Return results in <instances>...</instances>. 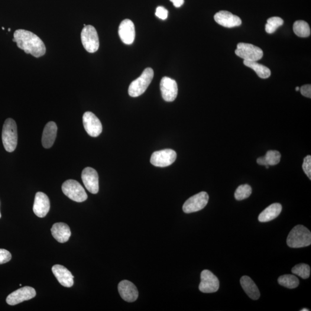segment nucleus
Here are the masks:
<instances>
[{"instance_id": "72a5a7b5", "label": "nucleus", "mask_w": 311, "mask_h": 311, "mask_svg": "<svg viewBox=\"0 0 311 311\" xmlns=\"http://www.w3.org/2000/svg\"><path fill=\"white\" fill-rule=\"evenodd\" d=\"M301 93L307 98H311V86L310 84L303 86L300 88Z\"/></svg>"}, {"instance_id": "aec40b11", "label": "nucleus", "mask_w": 311, "mask_h": 311, "mask_svg": "<svg viewBox=\"0 0 311 311\" xmlns=\"http://www.w3.org/2000/svg\"><path fill=\"white\" fill-rule=\"evenodd\" d=\"M51 234L56 241L64 244L69 241L71 231L69 226L63 222L54 223L51 229Z\"/></svg>"}, {"instance_id": "9b49d317", "label": "nucleus", "mask_w": 311, "mask_h": 311, "mask_svg": "<svg viewBox=\"0 0 311 311\" xmlns=\"http://www.w3.org/2000/svg\"><path fill=\"white\" fill-rule=\"evenodd\" d=\"M84 129L87 133L93 137H98L102 132V125L100 120L91 112L84 113L83 116Z\"/></svg>"}, {"instance_id": "5701e85b", "label": "nucleus", "mask_w": 311, "mask_h": 311, "mask_svg": "<svg viewBox=\"0 0 311 311\" xmlns=\"http://www.w3.org/2000/svg\"><path fill=\"white\" fill-rule=\"evenodd\" d=\"M241 284L243 289L251 299L257 300L260 297V292L258 288L250 277L243 276L241 279Z\"/></svg>"}, {"instance_id": "dca6fc26", "label": "nucleus", "mask_w": 311, "mask_h": 311, "mask_svg": "<svg viewBox=\"0 0 311 311\" xmlns=\"http://www.w3.org/2000/svg\"><path fill=\"white\" fill-rule=\"evenodd\" d=\"M118 291L122 298L127 302H134L138 299V291L134 284L128 280L120 282L118 285Z\"/></svg>"}, {"instance_id": "cd10ccee", "label": "nucleus", "mask_w": 311, "mask_h": 311, "mask_svg": "<svg viewBox=\"0 0 311 311\" xmlns=\"http://www.w3.org/2000/svg\"><path fill=\"white\" fill-rule=\"evenodd\" d=\"M284 21L279 17H272L268 19L265 30L268 34H273L278 27L283 25Z\"/></svg>"}, {"instance_id": "a19ab883", "label": "nucleus", "mask_w": 311, "mask_h": 311, "mask_svg": "<svg viewBox=\"0 0 311 311\" xmlns=\"http://www.w3.org/2000/svg\"><path fill=\"white\" fill-rule=\"evenodd\" d=\"M2 30H4L5 29L4 27H2Z\"/></svg>"}, {"instance_id": "1a4fd4ad", "label": "nucleus", "mask_w": 311, "mask_h": 311, "mask_svg": "<svg viewBox=\"0 0 311 311\" xmlns=\"http://www.w3.org/2000/svg\"><path fill=\"white\" fill-rule=\"evenodd\" d=\"M176 151L170 149L155 152L151 156V163L154 166L166 167L170 166L176 160Z\"/></svg>"}, {"instance_id": "0eeeda50", "label": "nucleus", "mask_w": 311, "mask_h": 311, "mask_svg": "<svg viewBox=\"0 0 311 311\" xmlns=\"http://www.w3.org/2000/svg\"><path fill=\"white\" fill-rule=\"evenodd\" d=\"M235 54L244 61H258L264 56V52L261 48L245 43L238 44Z\"/></svg>"}, {"instance_id": "7c9ffc66", "label": "nucleus", "mask_w": 311, "mask_h": 311, "mask_svg": "<svg viewBox=\"0 0 311 311\" xmlns=\"http://www.w3.org/2000/svg\"><path fill=\"white\" fill-rule=\"evenodd\" d=\"M303 169L307 177L311 179V156L308 155L304 158L303 164Z\"/></svg>"}, {"instance_id": "6e6552de", "label": "nucleus", "mask_w": 311, "mask_h": 311, "mask_svg": "<svg viewBox=\"0 0 311 311\" xmlns=\"http://www.w3.org/2000/svg\"><path fill=\"white\" fill-rule=\"evenodd\" d=\"M209 196L205 192H200L190 197L184 202L183 210L186 213L199 212L205 207L208 203Z\"/></svg>"}, {"instance_id": "c85d7f7f", "label": "nucleus", "mask_w": 311, "mask_h": 311, "mask_svg": "<svg viewBox=\"0 0 311 311\" xmlns=\"http://www.w3.org/2000/svg\"><path fill=\"white\" fill-rule=\"evenodd\" d=\"M252 193L251 187L248 184H242L238 187L235 193L236 200H242L247 199Z\"/></svg>"}, {"instance_id": "423d86ee", "label": "nucleus", "mask_w": 311, "mask_h": 311, "mask_svg": "<svg viewBox=\"0 0 311 311\" xmlns=\"http://www.w3.org/2000/svg\"><path fill=\"white\" fill-rule=\"evenodd\" d=\"M81 39L84 48L89 53H95L99 49V40L98 32L92 25L84 26L81 33Z\"/></svg>"}, {"instance_id": "a211bd4d", "label": "nucleus", "mask_w": 311, "mask_h": 311, "mask_svg": "<svg viewBox=\"0 0 311 311\" xmlns=\"http://www.w3.org/2000/svg\"><path fill=\"white\" fill-rule=\"evenodd\" d=\"M118 33L121 41L126 44H131L134 41L135 32L133 22L129 19H125L120 24Z\"/></svg>"}, {"instance_id": "e433bc0d", "label": "nucleus", "mask_w": 311, "mask_h": 311, "mask_svg": "<svg viewBox=\"0 0 311 311\" xmlns=\"http://www.w3.org/2000/svg\"><path fill=\"white\" fill-rule=\"evenodd\" d=\"M309 311L310 310L309 309H304L301 310V311Z\"/></svg>"}, {"instance_id": "ddd939ff", "label": "nucleus", "mask_w": 311, "mask_h": 311, "mask_svg": "<svg viewBox=\"0 0 311 311\" xmlns=\"http://www.w3.org/2000/svg\"><path fill=\"white\" fill-rule=\"evenodd\" d=\"M83 182L86 189L92 194H97L99 192V176L95 170L90 167L84 168L82 172Z\"/></svg>"}, {"instance_id": "58836bf2", "label": "nucleus", "mask_w": 311, "mask_h": 311, "mask_svg": "<svg viewBox=\"0 0 311 311\" xmlns=\"http://www.w3.org/2000/svg\"><path fill=\"white\" fill-rule=\"evenodd\" d=\"M8 31H11V28H8Z\"/></svg>"}, {"instance_id": "6ab92c4d", "label": "nucleus", "mask_w": 311, "mask_h": 311, "mask_svg": "<svg viewBox=\"0 0 311 311\" xmlns=\"http://www.w3.org/2000/svg\"><path fill=\"white\" fill-rule=\"evenodd\" d=\"M52 271L59 283L63 286L72 287L74 284V277L72 273L62 265H56L52 267Z\"/></svg>"}, {"instance_id": "f03ea898", "label": "nucleus", "mask_w": 311, "mask_h": 311, "mask_svg": "<svg viewBox=\"0 0 311 311\" xmlns=\"http://www.w3.org/2000/svg\"><path fill=\"white\" fill-rule=\"evenodd\" d=\"M287 243L290 248L307 247L311 244V233L306 226L297 225L289 233Z\"/></svg>"}, {"instance_id": "2eb2a0df", "label": "nucleus", "mask_w": 311, "mask_h": 311, "mask_svg": "<svg viewBox=\"0 0 311 311\" xmlns=\"http://www.w3.org/2000/svg\"><path fill=\"white\" fill-rule=\"evenodd\" d=\"M50 207V200L46 194L42 192H38L35 195L33 206V211L35 215L39 218H44L49 212Z\"/></svg>"}, {"instance_id": "ea45409f", "label": "nucleus", "mask_w": 311, "mask_h": 311, "mask_svg": "<svg viewBox=\"0 0 311 311\" xmlns=\"http://www.w3.org/2000/svg\"><path fill=\"white\" fill-rule=\"evenodd\" d=\"M1 213H0V218H1Z\"/></svg>"}, {"instance_id": "20e7f679", "label": "nucleus", "mask_w": 311, "mask_h": 311, "mask_svg": "<svg viewBox=\"0 0 311 311\" xmlns=\"http://www.w3.org/2000/svg\"><path fill=\"white\" fill-rule=\"evenodd\" d=\"M154 76V70L148 67L141 75L133 82L129 88V95L135 98L143 94L152 82Z\"/></svg>"}, {"instance_id": "b1692460", "label": "nucleus", "mask_w": 311, "mask_h": 311, "mask_svg": "<svg viewBox=\"0 0 311 311\" xmlns=\"http://www.w3.org/2000/svg\"><path fill=\"white\" fill-rule=\"evenodd\" d=\"M244 63L246 67L253 69L257 75L262 79H267L271 75L270 69L263 65L258 63L257 61H244Z\"/></svg>"}, {"instance_id": "f8f14e48", "label": "nucleus", "mask_w": 311, "mask_h": 311, "mask_svg": "<svg viewBox=\"0 0 311 311\" xmlns=\"http://www.w3.org/2000/svg\"><path fill=\"white\" fill-rule=\"evenodd\" d=\"M36 296V291L33 288L25 287L12 292L6 298V303L10 306H15L32 299Z\"/></svg>"}, {"instance_id": "f704fd0d", "label": "nucleus", "mask_w": 311, "mask_h": 311, "mask_svg": "<svg viewBox=\"0 0 311 311\" xmlns=\"http://www.w3.org/2000/svg\"><path fill=\"white\" fill-rule=\"evenodd\" d=\"M170 1L173 3V4L176 8H179L181 5H183L184 2V0H170Z\"/></svg>"}, {"instance_id": "9d476101", "label": "nucleus", "mask_w": 311, "mask_h": 311, "mask_svg": "<svg viewBox=\"0 0 311 311\" xmlns=\"http://www.w3.org/2000/svg\"><path fill=\"white\" fill-rule=\"evenodd\" d=\"M219 280L215 274L208 270H204L202 271L199 285V289L201 292L215 293L219 290Z\"/></svg>"}, {"instance_id": "4be33fe9", "label": "nucleus", "mask_w": 311, "mask_h": 311, "mask_svg": "<svg viewBox=\"0 0 311 311\" xmlns=\"http://www.w3.org/2000/svg\"><path fill=\"white\" fill-rule=\"evenodd\" d=\"M282 206L279 203H274L266 208L259 215L258 220L261 222L271 221L277 218L282 211Z\"/></svg>"}, {"instance_id": "c756f323", "label": "nucleus", "mask_w": 311, "mask_h": 311, "mask_svg": "<svg viewBox=\"0 0 311 311\" xmlns=\"http://www.w3.org/2000/svg\"><path fill=\"white\" fill-rule=\"evenodd\" d=\"M264 157L267 166H275L280 163L281 155L277 151H268Z\"/></svg>"}, {"instance_id": "7ed1b4c3", "label": "nucleus", "mask_w": 311, "mask_h": 311, "mask_svg": "<svg viewBox=\"0 0 311 311\" xmlns=\"http://www.w3.org/2000/svg\"><path fill=\"white\" fill-rule=\"evenodd\" d=\"M2 141L5 150L8 152H14L17 147V125L12 118L6 119L3 125Z\"/></svg>"}, {"instance_id": "39448f33", "label": "nucleus", "mask_w": 311, "mask_h": 311, "mask_svg": "<svg viewBox=\"0 0 311 311\" xmlns=\"http://www.w3.org/2000/svg\"><path fill=\"white\" fill-rule=\"evenodd\" d=\"M62 190L69 199L77 202L85 201L88 196L80 183L75 180H67L63 183Z\"/></svg>"}, {"instance_id": "393cba45", "label": "nucleus", "mask_w": 311, "mask_h": 311, "mask_svg": "<svg viewBox=\"0 0 311 311\" xmlns=\"http://www.w3.org/2000/svg\"><path fill=\"white\" fill-rule=\"evenodd\" d=\"M294 34L301 38L309 37L311 35V28L305 21H297L293 24Z\"/></svg>"}, {"instance_id": "412c9836", "label": "nucleus", "mask_w": 311, "mask_h": 311, "mask_svg": "<svg viewBox=\"0 0 311 311\" xmlns=\"http://www.w3.org/2000/svg\"><path fill=\"white\" fill-rule=\"evenodd\" d=\"M57 126L56 123L50 122L47 123L44 130L42 135V145L44 148H50L54 143L57 137Z\"/></svg>"}, {"instance_id": "f257e3e1", "label": "nucleus", "mask_w": 311, "mask_h": 311, "mask_svg": "<svg viewBox=\"0 0 311 311\" xmlns=\"http://www.w3.org/2000/svg\"><path fill=\"white\" fill-rule=\"evenodd\" d=\"M13 42H16L21 49L25 53L30 54L35 57H40L46 53V46L44 42L33 32L22 30L15 31Z\"/></svg>"}, {"instance_id": "4468645a", "label": "nucleus", "mask_w": 311, "mask_h": 311, "mask_svg": "<svg viewBox=\"0 0 311 311\" xmlns=\"http://www.w3.org/2000/svg\"><path fill=\"white\" fill-rule=\"evenodd\" d=\"M160 90L162 97L166 102H173L178 95L177 83L170 77H164L160 82Z\"/></svg>"}, {"instance_id": "f3484780", "label": "nucleus", "mask_w": 311, "mask_h": 311, "mask_svg": "<svg viewBox=\"0 0 311 311\" xmlns=\"http://www.w3.org/2000/svg\"><path fill=\"white\" fill-rule=\"evenodd\" d=\"M216 22L223 27L232 28L242 24V20L238 16L226 11H220L214 16Z\"/></svg>"}, {"instance_id": "a878e982", "label": "nucleus", "mask_w": 311, "mask_h": 311, "mask_svg": "<svg viewBox=\"0 0 311 311\" xmlns=\"http://www.w3.org/2000/svg\"><path fill=\"white\" fill-rule=\"evenodd\" d=\"M278 282L281 286L289 288V289H294L299 285V280L298 278L295 275L291 274L281 275L278 278Z\"/></svg>"}, {"instance_id": "bb28decb", "label": "nucleus", "mask_w": 311, "mask_h": 311, "mask_svg": "<svg viewBox=\"0 0 311 311\" xmlns=\"http://www.w3.org/2000/svg\"><path fill=\"white\" fill-rule=\"evenodd\" d=\"M291 272L303 279H307L310 276L311 268L309 265L301 264L294 267L291 269Z\"/></svg>"}, {"instance_id": "c9c22d12", "label": "nucleus", "mask_w": 311, "mask_h": 311, "mask_svg": "<svg viewBox=\"0 0 311 311\" xmlns=\"http://www.w3.org/2000/svg\"><path fill=\"white\" fill-rule=\"evenodd\" d=\"M257 163L259 165H261V166H267L264 156L259 157L257 159Z\"/></svg>"}, {"instance_id": "4c0bfd02", "label": "nucleus", "mask_w": 311, "mask_h": 311, "mask_svg": "<svg viewBox=\"0 0 311 311\" xmlns=\"http://www.w3.org/2000/svg\"><path fill=\"white\" fill-rule=\"evenodd\" d=\"M296 91H299V90H300V87H297L296 88Z\"/></svg>"}, {"instance_id": "473e14b6", "label": "nucleus", "mask_w": 311, "mask_h": 311, "mask_svg": "<svg viewBox=\"0 0 311 311\" xmlns=\"http://www.w3.org/2000/svg\"><path fill=\"white\" fill-rule=\"evenodd\" d=\"M155 15L161 20H166L168 17V12L163 6H158L156 11Z\"/></svg>"}, {"instance_id": "2f4dec72", "label": "nucleus", "mask_w": 311, "mask_h": 311, "mask_svg": "<svg viewBox=\"0 0 311 311\" xmlns=\"http://www.w3.org/2000/svg\"><path fill=\"white\" fill-rule=\"evenodd\" d=\"M11 258L10 252L5 249H0V265L7 263L11 261Z\"/></svg>"}]
</instances>
